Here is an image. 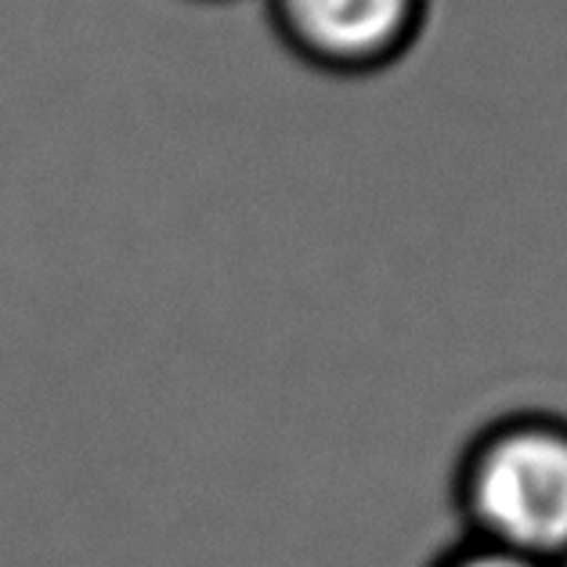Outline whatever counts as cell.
I'll list each match as a JSON object with an SVG mask.
<instances>
[{
  "instance_id": "6da1fadb",
  "label": "cell",
  "mask_w": 567,
  "mask_h": 567,
  "mask_svg": "<svg viewBox=\"0 0 567 567\" xmlns=\"http://www.w3.org/2000/svg\"><path fill=\"white\" fill-rule=\"evenodd\" d=\"M460 509L470 543L560 567L567 560V420L509 416L466 449Z\"/></svg>"
},
{
  "instance_id": "7a4b0ae2",
  "label": "cell",
  "mask_w": 567,
  "mask_h": 567,
  "mask_svg": "<svg viewBox=\"0 0 567 567\" xmlns=\"http://www.w3.org/2000/svg\"><path fill=\"white\" fill-rule=\"evenodd\" d=\"M271 19L308 65L369 76L420 44L431 0H271Z\"/></svg>"
},
{
  "instance_id": "3957f363",
  "label": "cell",
  "mask_w": 567,
  "mask_h": 567,
  "mask_svg": "<svg viewBox=\"0 0 567 567\" xmlns=\"http://www.w3.org/2000/svg\"><path fill=\"white\" fill-rule=\"evenodd\" d=\"M434 567H549V564H535V560L514 557V553L466 543L463 549H455V553H449V557H441Z\"/></svg>"
}]
</instances>
